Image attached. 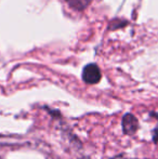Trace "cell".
<instances>
[{
    "label": "cell",
    "instance_id": "1",
    "mask_svg": "<svg viewBox=\"0 0 158 159\" xmlns=\"http://www.w3.org/2000/svg\"><path fill=\"white\" fill-rule=\"evenodd\" d=\"M82 80L88 84H94L101 80L102 74L97 64H88L82 69Z\"/></svg>",
    "mask_w": 158,
    "mask_h": 159
},
{
    "label": "cell",
    "instance_id": "2",
    "mask_svg": "<svg viewBox=\"0 0 158 159\" xmlns=\"http://www.w3.org/2000/svg\"><path fill=\"white\" fill-rule=\"evenodd\" d=\"M121 128L122 132L126 135H133V134L137 133V131L140 128L139 120L133 114L127 113L124 114L121 119Z\"/></svg>",
    "mask_w": 158,
    "mask_h": 159
},
{
    "label": "cell",
    "instance_id": "3",
    "mask_svg": "<svg viewBox=\"0 0 158 159\" xmlns=\"http://www.w3.org/2000/svg\"><path fill=\"white\" fill-rule=\"evenodd\" d=\"M65 1L67 2L68 6H70V8L80 11V10L86 9L87 7L91 3L92 0H65Z\"/></svg>",
    "mask_w": 158,
    "mask_h": 159
},
{
    "label": "cell",
    "instance_id": "4",
    "mask_svg": "<svg viewBox=\"0 0 158 159\" xmlns=\"http://www.w3.org/2000/svg\"><path fill=\"white\" fill-rule=\"evenodd\" d=\"M152 139H153V142H154L155 144H157V143H158V127L155 128V129L153 130Z\"/></svg>",
    "mask_w": 158,
    "mask_h": 159
},
{
    "label": "cell",
    "instance_id": "5",
    "mask_svg": "<svg viewBox=\"0 0 158 159\" xmlns=\"http://www.w3.org/2000/svg\"><path fill=\"white\" fill-rule=\"evenodd\" d=\"M150 116H151V117H153V118H155L156 120H158V113H157V111H151Z\"/></svg>",
    "mask_w": 158,
    "mask_h": 159
}]
</instances>
